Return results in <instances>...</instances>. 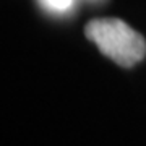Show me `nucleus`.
Returning a JSON list of instances; mask_svg holds the SVG:
<instances>
[{"mask_svg": "<svg viewBox=\"0 0 146 146\" xmlns=\"http://www.w3.org/2000/svg\"><path fill=\"white\" fill-rule=\"evenodd\" d=\"M84 31L89 41L120 67H133L146 55V42L143 36L122 20H93L88 23Z\"/></svg>", "mask_w": 146, "mask_h": 146, "instance_id": "1", "label": "nucleus"}, {"mask_svg": "<svg viewBox=\"0 0 146 146\" xmlns=\"http://www.w3.org/2000/svg\"><path fill=\"white\" fill-rule=\"evenodd\" d=\"M39 2L44 8L55 11V13H63V11L70 10L73 5V0H39Z\"/></svg>", "mask_w": 146, "mask_h": 146, "instance_id": "2", "label": "nucleus"}]
</instances>
